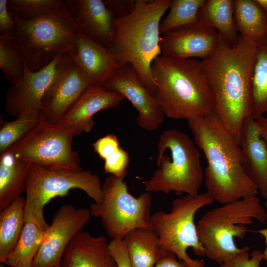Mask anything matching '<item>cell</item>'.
Here are the masks:
<instances>
[{"instance_id": "1", "label": "cell", "mask_w": 267, "mask_h": 267, "mask_svg": "<svg viewBox=\"0 0 267 267\" xmlns=\"http://www.w3.org/2000/svg\"><path fill=\"white\" fill-rule=\"evenodd\" d=\"M258 46L241 35L233 46L220 36L211 56L203 60L212 112L240 145L242 128L251 117V79Z\"/></svg>"}, {"instance_id": "2", "label": "cell", "mask_w": 267, "mask_h": 267, "mask_svg": "<svg viewBox=\"0 0 267 267\" xmlns=\"http://www.w3.org/2000/svg\"><path fill=\"white\" fill-rule=\"evenodd\" d=\"M196 146L207 160L206 193L221 204L256 196L258 189L246 175L241 147L212 112L188 120Z\"/></svg>"}, {"instance_id": "3", "label": "cell", "mask_w": 267, "mask_h": 267, "mask_svg": "<svg viewBox=\"0 0 267 267\" xmlns=\"http://www.w3.org/2000/svg\"><path fill=\"white\" fill-rule=\"evenodd\" d=\"M171 0H137L134 10L113 21L109 51L121 67L131 64L154 95L156 85L152 77L154 60L162 55L160 45L161 18Z\"/></svg>"}, {"instance_id": "4", "label": "cell", "mask_w": 267, "mask_h": 267, "mask_svg": "<svg viewBox=\"0 0 267 267\" xmlns=\"http://www.w3.org/2000/svg\"><path fill=\"white\" fill-rule=\"evenodd\" d=\"M155 96L165 116L188 120L212 112L202 60L157 57L151 66Z\"/></svg>"}, {"instance_id": "5", "label": "cell", "mask_w": 267, "mask_h": 267, "mask_svg": "<svg viewBox=\"0 0 267 267\" xmlns=\"http://www.w3.org/2000/svg\"><path fill=\"white\" fill-rule=\"evenodd\" d=\"M13 17L15 42L31 70H40L58 55L76 54L79 27L63 0L51 12L35 19Z\"/></svg>"}, {"instance_id": "6", "label": "cell", "mask_w": 267, "mask_h": 267, "mask_svg": "<svg viewBox=\"0 0 267 267\" xmlns=\"http://www.w3.org/2000/svg\"><path fill=\"white\" fill-rule=\"evenodd\" d=\"M253 219L263 223L267 221L266 209L256 196L222 204L205 213L196 227L205 256L221 265L249 251V246L238 247L234 238L245 237L246 226Z\"/></svg>"}, {"instance_id": "7", "label": "cell", "mask_w": 267, "mask_h": 267, "mask_svg": "<svg viewBox=\"0 0 267 267\" xmlns=\"http://www.w3.org/2000/svg\"><path fill=\"white\" fill-rule=\"evenodd\" d=\"M158 168L143 182L146 191L177 195H197L204 176L198 148L185 133L168 129L160 135L157 145Z\"/></svg>"}, {"instance_id": "8", "label": "cell", "mask_w": 267, "mask_h": 267, "mask_svg": "<svg viewBox=\"0 0 267 267\" xmlns=\"http://www.w3.org/2000/svg\"><path fill=\"white\" fill-rule=\"evenodd\" d=\"M74 189L83 191L96 203L103 200L102 184L91 171L50 170L31 164L25 192V222H33L45 230L49 224L44 218V206L51 199L66 196Z\"/></svg>"}, {"instance_id": "9", "label": "cell", "mask_w": 267, "mask_h": 267, "mask_svg": "<svg viewBox=\"0 0 267 267\" xmlns=\"http://www.w3.org/2000/svg\"><path fill=\"white\" fill-rule=\"evenodd\" d=\"M214 201L206 193L196 196L186 194L172 201L169 212L160 211L152 214V226L160 249L174 253L190 267H207L203 260L190 258L187 249L191 248L196 255L205 256L194 218L198 210Z\"/></svg>"}, {"instance_id": "10", "label": "cell", "mask_w": 267, "mask_h": 267, "mask_svg": "<svg viewBox=\"0 0 267 267\" xmlns=\"http://www.w3.org/2000/svg\"><path fill=\"white\" fill-rule=\"evenodd\" d=\"M80 134L71 124L51 123L40 113L35 127L4 153L50 170L81 171V160L72 146Z\"/></svg>"}, {"instance_id": "11", "label": "cell", "mask_w": 267, "mask_h": 267, "mask_svg": "<svg viewBox=\"0 0 267 267\" xmlns=\"http://www.w3.org/2000/svg\"><path fill=\"white\" fill-rule=\"evenodd\" d=\"M121 176L110 174L102 184L103 200L90 205L92 216L101 218L102 224L112 239H123L129 232L137 228L152 229L150 192L137 197L131 195Z\"/></svg>"}, {"instance_id": "12", "label": "cell", "mask_w": 267, "mask_h": 267, "mask_svg": "<svg viewBox=\"0 0 267 267\" xmlns=\"http://www.w3.org/2000/svg\"><path fill=\"white\" fill-rule=\"evenodd\" d=\"M89 209L62 205L55 212L51 224L44 230L32 267H60L65 249L71 240L90 221Z\"/></svg>"}, {"instance_id": "13", "label": "cell", "mask_w": 267, "mask_h": 267, "mask_svg": "<svg viewBox=\"0 0 267 267\" xmlns=\"http://www.w3.org/2000/svg\"><path fill=\"white\" fill-rule=\"evenodd\" d=\"M89 86L86 76L70 56L63 55L55 78L42 97L40 113L51 123H60Z\"/></svg>"}, {"instance_id": "14", "label": "cell", "mask_w": 267, "mask_h": 267, "mask_svg": "<svg viewBox=\"0 0 267 267\" xmlns=\"http://www.w3.org/2000/svg\"><path fill=\"white\" fill-rule=\"evenodd\" d=\"M63 55L56 56L49 64L37 71L30 69L25 61L22 82L12 85L6 95L5 109L19 119L39 117L42 97L56 75Z\"/></svg>"}, {"instance_id": "15", "label": "cell", "mask_w": 267, "mask_h": 267, "mask_svg": "<svg viewBox=\"0 0 267 267\" xmlns=\"http://www.w3.org/2000/svg\"><path fill=\"white\" fill-rule=\"evenodd\" d=\"M103 86L109 91L120 93L131 102L138 112L136 122L140 128L155 131L163 122L165 115L161 106L131 64L121 67Z\"/></svg>"}, {"instance_id": "16", "label": "cell", "mask_w": 267, "mask_h": 267, "mask_svg": "<svg viewBox=\"0 0 267 267\" xmlns=\"http://www.w3.org/2000/svg\"><path fill=\"white\" fill-rule=\"evenodd\" d=\"M219 40L214 29L199 21L162 34L160 45L163 56L203 60L214 53Z\"/></svg>"}, {"instance_id": "17", "label": "cell", "mask_w": 267, "mask_h": 267, "mask_svg": "<svg viewBox=\"0 0 267 267\" xmlns=\"http://www.w3.org/2000/svg\"><path fill=\"white\" fill-rule=\"evenodd\" d=\"M76 44V53L70 56L90 85L103 86L121 67L109 50L89 38L79 28Z\"/></svg>"}, {"instance_id": "18", "label": "cell", "mask_w": 267, "mask_h": 267, "mask_svg": "<svg viewBox=\"0 0 267 267\" xmlns=\"http://www.w3.org/2000/svg\"><path fill=\"white\" fill-rule=\"evenodd\" d=\"M63 1L81 31L109 50L111 45L112 26L115 17L103 0Z\"/></svg>"}, {"instance_id": "19", "label": "cell", "mask_w": 267, "mask_h": 267, "mask_svg": "<svg viewBox=\"0 0 267 267\" xmlns=\"http://www.w3.org/2000/svg\"><path fill=\"white\" fill-rule=\"evenodd\" d=\"M124 99L120 93L109 91L104 86L90 85L70 107L60 123L71 124L81 134L90 132L94 126L93 117L96 113L117 106Z\"/></svg>"}, {"instance_id": "20", "label": "cell", "mask_w": 267, "mask_h": 267, "mask_svg": "<svg viewBox=\"0 0 267 267\" xmlns=\"http://www.w3.org/2000/svg\"><path fill=\"white\" fill-rule=\"evenodd\" d=\"M103 235L94 237L80 231L67 245L60 267H118Z\"/></svg>"}, {"instance_id": "21", "label": "cell", "mask_w": 267, "mask_h": 267, "mask_svg": "<svg viewBox=\"0 0 267 267\" xmlns=\"http://www.w3.org/2000/svg\"><path fill=\"white\" fill-rule=\"evenodd\" d=\"M240 146L245 173L267 201V148L252 117L243 125Z\"/></svg>"}, {"instance_id": "22", "label": "cell", "mask_w": 267, "mask_h": 267, "mask_svg": "<svg viewBox=\"0 0 267 267\" xmlns=\"http://www.w3.org/2000/svg\"><path fill=\"white\" fill-rule=\"evenodd\" d=\"M31 165L8 153L0 155V211L25 192Z\"/></svg>"}, {"instance_id": "23", "label": "cell", "mask_w": 267, "mask_h": 267, "mask_svg": "<svg viewBox=\"0 0 267 267\" xmlns=\"http://www.w3.org/2000/svg\"><path fill=\"white\" fill-rule=\"evenodd\" d=\"M199 21L214 29L230 46L238 41L234 18V0H206L200 13Z\"/></svg>"}, {"instance_id": "24", "label": "cell", "mask_w": 267, "mask_h": 267, "mask_svg": "<svg viewBox=\"0 0 267 267\" xmlns=\"http://www.w3.org/2000/svg\"><path fill=\"white\" fill-rule=\"evenodd\" d=\"M234 0V18L239 34L253 45H263L267 32V14L255 0Z\"/></svg>"}, {"instance_id": "25", "label": "cell", "mask_w": 267, "mask_h": 267, "mask_svg": "<svg viewBox=\"0 0 267 267\" xmlns=\"http://www.w3.org/2000/svg\"><path fill=\"white\" fill-rule=\"evenodd\" d=\"M123 240L132 267H153L160 257L162 249L152 229H135Z\"/></svg>"}, {"instance_id": "26", "label": "cell", "mask_w": 267, "mask_h": 267, "mask_svg": "<svg viewBox=\"0 0 267 267\" xmlns=\"http://www.w3.org/2000/svg\"><path fill=\"white\" fill-rule=\"evenodd\" d=\"M25 198L20 196L0 212V262L6 264L16 246L25 220Z\"/></svg>"}, {"instance_id": "27", "label": "cell", "mask_w": 267, "mask_h": 267, "mask_svg": "<svg viewBox=\"0 0 267 267\" xmlns=\"http://www.w3.org/2000/svg\"><path fill=\"white\" fill-rule=\"evenodd\" d=\"M44 230L33 222H25L18 241L7 258L11 267H32L39 250Z\"/></svg>"}, {"instance_id": "28", "label": "cell", "mask_w": 267, "mask_h": 267, "mask_svg": "<svg viewBox=\"0 0 267 267\" xmlns=\"http://www.w3.org/2000/svg\"><path fill=\"white\" fill-rule=\"evenodd\" d=\"M267 112V45L258 46L251 79V117Z\"/></svg>"}, {"instance_id": "29", "label": "cell", "mask_w": 267, "mask_h": 267, "mask_svg": "<svg viewBox=\"0 0 267 267\" xmlns=\"http://www.w3.org/2000/svg\"><path fill=\"white\" fill-rule=\"evenodd\" d=\"M15 34L0 35V68L12 85L17 87L24 75V56L17 45Z\"/></svg>"}, {"instance_id": "30", "label": "cell", "mask_w": 267, "mask_h": 267, "mask_svg": "<svg viewBox=\"0 0 267 267\" xmlns=\"http://www.w3.org/2000/svg\"><path fill=\"white\" fill-rule=\"evenodd\" d=\"M206 0H171L168 14L161 20L160 32H166L199 21Z\"/></svg>"}, {"instance_id": "31", "label": "cell", "mask_w": 267, "mask_h": 267, "mask_svg": "<svg viewBox=\"0 0 267 267\" xmlns=\"http://www.w3.org/2000/svg\"><path fill=\"white\" fill-rule=\"evenodd\" d=\"M62 2L60 0H8L7 6L13 16L31 20L51 12Z\"/></svg>"}, {"instance_id": "32", "label": "cell", "mask_w": 267, "mask_h": 267, "mask_svg": "<svg viewBox=\"0 0 267 267\" xmlns=\"http://www.w3.org/2000/svg\"><path fill=\"white\" fill-rule=\"evenodd\" d=\"M39 117L34 119H16L6 121L0 117V155L23 138L37 125Z\"/></svg>"}, {"instance_id": "33", "label": "cell", "mask_w": 267, "mask_h": 267, "mask_svg": "<svg viewBox=\"0 0 267 267\" xmlns=\"http://www.w3.org/2000/svg\"><path fill=\"white\" fill-rule=\"evenodd\" d=\"M129 157L126 151L120 147L104 160V169L107 173L121 176L127 173Z\"/></svg>"}, {"instance_id": "34", "label": "cell", "mask_w": 267, "mask_h": 267, "mask_svg": "<svg viewBox=\"0 0 267 267\" xmlns=\"http://www.w3.org/2000/svg\"><path fill=\"white\" fill-rule=\"evenodd\" d=\"M263 260V253L255 250L250 256L248 252L239 254L230 260L220 265V267H259Z\"/></svg>"}, {"instance_id": "35", "label": "cell", "mask_w": 267, "mask_h": 267, "mask_svg": "<svg viewBox=\"0 0 267 267\" xmlns=\"http://www.w3.org/2000/svg\"><path fill=\"white\" fill-rule=\"evenodd\" d=\"M92 146L94 151L104 160L120 147L118 137L114 134L100 138L93 143Z\"/></svg>"}, {"instance_id": "36", "label": "cell", "mask_w": 267, "mask_h": 267, "mask_svg": "<svg viewBox=\"0 0 267 267\" xmlns=\"http://www.w3.org/2000/svg\"><path fill=\"white\" fill-rule=\"evenodd\" d=\"M108 248L118 267H132L123 239H112L108 243Z\"/></svg>"}, {"instance_id": "37", "label": "cell", "mask_w": 267, "mask_h": 267, "mask_svg": "<svg viewBox=\"0 0 267 267\" xmlns=\"http://www.w3.org/2000/svg\"><path fill=\"white\" fill-rule=\"evenodd\" d=\"M103 1L117 18L128 16L134 10L136 5L134 0H103Z\"/></svg>"}, {"instance_id": "38", "label": "cell", "mask_w": 267, "mask_h": 267, "mask_svg": "<svg viewBox=\"0 0 267 267\" xmlns=\"http://www.w3.org/2000/svg\"><path fill=\"white\" fill-rule=\"evenodd\" d=\"M8 0H0V35L15 34L16 25L7 6Z\"/></svg>"}, {"instance_id": "39", "label": "cell", "mask_w": 267, "mask_h": 267, "mask_svg": "<svg viewBox=\"0 0 267 267\" xmlns=\"http://www.w3.org/2000/svg\"><path fill=\"white\" fill-rule=\"evenodd\" d=\"M153 267H190L182 260H177L175 255L166 250L162 249L160 257Z\"/></svg>"}, {"instance_id": "40", "label": "cell", "mask_w": 267, "mask_h": 267, "mask_svg": "<svg viewBox=\"0 0 267 267\" xmlns=\"http://www.w3.org/2000/svg\"><path fill=\"white\" fill-rule=\"evenodd\" d=\"M259 135L267 148V118L263 115L254 119Z\"/></svg>"}, {"instance_id": "41", "label": "cell", "mask_w": 267, "mask_h": 267, "mask_svg": "<svg viewBox=\"0 0 267 267\" xmlns=\"http://www.w3.org/2000/svg\"><path fill=\"white\" fill-rule=\"evenodd\" d=\"M264 205L266 209L267 210V201H265ZM258 232L264 237L265 240L266 247L262 253L263 260H265L267 262V227L263 229H260Z\"/></svg>"}, {"instance_id": "42", "label": "cell", "mask_w": 267, "mask_h": 267, "mask_svg": "<svg viewBox=\"0 0 267 267\" xmlns=\"http://www.w3.org/2000/svg\"><path fill=\"white\" fill-rule=\"evenodd\" d=\"M255 1L267 14V0H255Z\"/></svg>"}, {"instance_id": "43", "label": "cell", "mask_w": 267, "mask_h": 267, "mask_svg": "<svg viewBox=\"0 0 267 267\" xmlns=\"http://www.w3.org/2000/svg\"><path fill=\"white\" fill-rule=\"evenodd\" d=\"M264 45H267V34H266V38H265V42L264 43V44H263Z\"/></svg>"}, {"instance_id": "44", "label": "cell", "mask_w": 267, "mask_h": 267, "mask_svg": "<svg viewBox=\"0 0 267 267\" xmlns=\"http://www.w3.org/2000/svg\"><path fill=\"white\" fill-rule=\"evenodd\" d=\"M0 267H5V265H4V264H0Z\"/></svg>"}]
</instances>
